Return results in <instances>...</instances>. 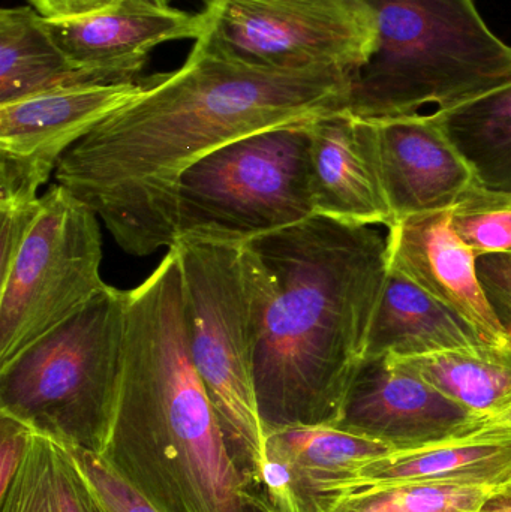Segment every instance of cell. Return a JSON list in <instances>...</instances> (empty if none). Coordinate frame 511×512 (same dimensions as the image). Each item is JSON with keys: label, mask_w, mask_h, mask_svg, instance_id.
Listing matches in <instances>:
<instances>
[{"label": "cell", "mask_w": 511, "mask_h": 512, "mask_svg": "<svg viewBox=\"0 0 511 512\" xmlns=\"http://www.w3.org/2000/svg\"><path fill=\"white\" fill-rule=\"evenodd\" d=\"M356 72L255 65L201 35L177 71L155 74L60 161L57 185L90 207L134 256L176 243L174 192L207 153L348 110Z\"/></svg>", "instance_id": "1"}, {"label": "cell", "mask_w": 511, "mask_h": 512, "mask_svg": "<svg viewBox=\"0 0 511 512\" xmlns=\"http://www.w3.org/2000/svg\"><path fill=\"white\" fill-rule=\"evenodd\" d=\"M243 248L260 283L255 393L264 432L335 426L389 271L386 236L312 216Z\"/></svg>", "instance_id": "2"}, {"label": "cell", "mask_w": 511, "mask_h": 512, "mask_svg": "<svg viewBox=\"0 0 511 512\" xmlns=\"http://www.w3.org/2000/svg\"><path fill=\"white\" fill-rule=\"evenodd\" d=\"M99 456L156 512H242L246 484L189 352L174 248L126 291L122 366Z\"/></svg>", "instance_id": "3"}, {"label": "cell", "mask_w": 511, "mask_h": 512, "mask_svg": "<svg viewBox=\"0 0 511 512\" xmlns=\"http://www.w3.org/2000/svg\"><path fill=\"white\" fill-rule=\"evenodd\" d=\"M377 45L356 72L348 111L360 119L452 110L511 84V45L473 0H369Z\"/></svg>", "instance_id": "4"}, {"label": "cell", "mask_w": 511, "mask_h": 512, "mask_svg": "<svg viewBox=\"0 0 511 512\" xmlns=\"http://www.w3.org/2000/svg\"><path fill=\"white\" fill-rule=\"evenodd\" d=\"M173 248L182 274L192 363L246 490L257 489L266 442L255 393L257 271L243 245L182 239Z\"/></svg>", "instance_id": "5"}, {"label": "cell", "mask_w": 511, "mask_h": 512, "mask_svg": "<svg viewBox=\"0 0 511 512\" xmlns=\"http://www.w3.org/2000/svg\"><path fill=\"white\" fill-rule=\"evenodd\" d=\"M126 291L108 285L0 366V414L60 444L101 453L125 339Z\"/></svg>", "instance_id": "6"}, {"label": "cell", "mask_w": 511, "mask_h": 512, "mask_svg": "<svg viewBox=\"0 0 511 512\" xmlns=\"http://www.w3.org/2000/svg\"><path fill=\"white\" fill-rule=\"evenodd\" d=\"M315 216L309 123L255 132L186 168L174 192L176 242L245 245Z\"/></svg>", "instance_id": "7"}, {"label": "cell", "mask_w": 511, "mask_h": 512, "mask_svg": "<svg viewBox=\"0 0 511 512\" xmlns=\"http://www.w3.org/2000/svg\"><path fill=\"white\" fill-rule=\"evenodd\" d=\"M99 221L57 183L41 195L20 248L0 264V366L107 288Z\"/></svg>", "instance_id": "8"}, {"label": "cell", "mask_w": 511, "mask_h": 512, "mask_svg": "<svg viewBox=\"0 0 511 512\" xmlns=\"http://www.w3.org/2000/svg\"><path fill=\"white\" fill-rule=\"evenodd\" d=\"M201 15L219 47L269 68L357 72L377 45L369 0H204Z\"/></svg>", "instance_id": "9"}, {"label": "cell", "mask_w": 511, "mask_h": 512, "mask_svg": "<svg viewBox=\"0 0 511 512\" xmlns=\"http://www.w3.org/2000/svg\"><path fill=\"white\" fill-rule=\"evenodd\" d=\"M152 78L75 84L0 105V207L36 203L63 156Z\"/></svg>", "instance_id": "10"}, {"label": "cell", "mask_w": 511, "mask_h": 512, "mask_svg": "<svg viewBox=\"0 0 511 512\" xmlns=\"http://www.w3.org/2000/svg\"><path fill=\"white\" fill-rule=\"evenodd\" d=\"M480 421L392 358L380 357L360 364L333 427L401 453L470 438Z\"/></svg>", "instance_id": "11"}, {"label": "cell", "mask_w": 511, "mask_h": 512, "mask_svg": "<svg viewBox=\"0 0 511 512\" xmlns=\"http://www.w3.org/2000/svg\"><path fill=\"white\" fill-rule=\"evenodd\" d=\"M392 453L386 445L335 427L276 430L266 435L254 490L273 512H332L350 495L363 466Z\"/></svg>", "instance_id": "12"}, {"label": "cell", "mask_w": 511, "mask_h": 512, "mask_svg": "<svg viewBox=\"0 0 511 512\" xmlns=\"http://www.w3.org/2000/svg\"><path fill=\"white\" fill-rule=\"evenodd\" d=\"M365 120L395 224L452 210L476 183L434 113Z\"/></svg>", "instance_id": "13"}, {"label": "cell", "mask_w": 511, "mask_h": 512, "mask_svg": "<svg viewBox=\"0 0 511 512\" xmlns=\"http://www.w3.org/2000/svg\"><path fill=\"white\" fill-rule=\"evenodd\" d=\"M42 26L72 65L120 83L141 78L150 51L158 45L197 41L204 18L201 12L162 8L150 0H123L80 17H42Z\"/></svg>", "instance_id": "14"}, {"label": "cell", "mask_w": 511, "mask_h": 512, "mask_svg": "<svg viewBox=\"0 0 511 512\" xmlns=\"http://www.w3.org/2000/svg\"><path fill=\"white\" fill-rule=\"evenodd\" d=\"M450 218L446 210L396 222L387 230V265L464 319L486 343L507 345L511 337L489 306L477 255L455 233Z\"/></svg>", "instance_id": "15"}, {"label": "cell", "mask_w": 511, "mask_h": 512, "mask_svg": "<svg viewBox=\"0 0 511 512\" xmlns=\"http://www.w3.org/2000/svg\"><path fill=\"white\" fill-rule=\"evenodd\" d=\"M315 216L359 227L395 225L368 120L338 111L309 123Z\"/></svg>", "instance_id": "16"}, {"label": "cell", "mask_w": 511, "mask_h": 512, "mask_svg": "<svg viewBox=\"0 0 511 512\" xmlns=\"http://www.w3.org/2000/svg\"><path fill=\"white\" fill-rule=\"evenodd\" d=\"M486 343L470 324L389 268L366 342V358H408Z\"/></svg>", "instance_id": "17"}, {"label": "cell", "mask_w": 511, "mask_h": 512, "mask_svg": "<svg viewBox=\"0 0 511 512\" xmlns=\"http://www.w3.org/2000/svg\"><path fill=\"white\" fill-rule=\"evenodd\" d=\"M410 483L504 489L511 484V439L467 438L387 454L357 472L350 495L371 487Z\"/></svg>", "instance_id": "18"}, {"label": "cell", "mask_w": 511, "mask_h": 512, "mask_svg": "<svg viewBox=\"0 0 511 512\" xmlns=\"http://www.w3.org/2000/svg\"><path fill=\"white\" fill-rule=\"evenodd\" d=\"M84 83L110 81L72 65L32 6L0 11V105Z\"/></svg>", "instance_id": "19"}, {"label": "cell", "mask_w": 511, "mask_h": 512, "mask_svg": "<svg viewBox=\"0 0 511 512\" xmlns=\"http://www.w3.org/2000/svg\"><path fill=\"white\" fill-rule=\"evenodd\" d=\"M0 512H116L66 445L33 432Z\"/></svg>", "instance_id": "20"}, {"label": "cell", "mask_w": 511, "mask_h": 512, "mask_svg": "<svg viewBox=\"0 0 511 512\" xmlns=\"http://www.w3.org/2000/svg\"><path fill=\"white\" fill-rule=\"evenodd\" d=\"M390 358L482 420L511 406V343Z\"/></svg>", "instance_id": "21"}, {"label": "cell", "mask_w": 511, "mask_h": 512, "mask_svg": "<svg viewBox=\"0 0 511 512\" xmlns=\"http://www.w3.org/2000/svg\"><path fill=\"white\" fill-rule=\"evenodd\" d=\"M434 114L476 182L511 194V84Z\"/></svg>", "instance_id": "22"}, {"label": "cell", "mask_w": 511, "mask_h": 512, "mask_svg": "<svg viewBox=\"0 0 511 512\" xmlns=\"http://www.w3.org/2000/svg\"><path fill=\"white\" fill-rule=\"evenodd\" d=\"M497 490L500 489L410 483L357 490L344 499L354 507L378 512H479Z\"/></svg>", "instance_id": "23"}, {"label": "cell", "mask_w": 511, "mask_h": 512, "mask_svg": "<svg viewBox=\"0 0 511 512\" xmlns=\"http://www.w3.org/2000/svg\"><path fill=\"white\" fill-rule=\"evenodd\" d=\"M453 230L477 255L511 254V194L474 183L450 210Z\"/></svg>", "instance_id": "24"}, {"label": "cell", "mask_w": 511, "mask_h": 512, "mask_svg": "<svg viewBox=\"0 0 511 512\" xmlns=\"http://www.w3.org/2000/svg\"><path fill=\"white\" fill-rule=\"evenodd\" d=\"M69 448V447H68ZM77 457L80 465L83 466L90 480L95 484L96 489L102 493L108 504L114 508L116 512H156L138 496L122 478L117 477L110 466L101 459V456L90 451L77 450V448H69Z\"/></svg>", "instance_id": "25"}, {"label": "cell", "mask_w": 511, "mask_h": 512, "mask_svg": "<svg viewBox=\"0 0 511 512\" xmlns=\"http://www.w3.org/2000/svg\"><path fill=\"white\" fill-rule=\"evenodd\" d=\"M477 273L492 312L511 337V254L479 256Z\"/></svg>", "instance_id": "26"}, {"label": "cell", "mask_w": 511, "mask_h": 512, "mask_svg": "<svg viewBox=\"0 0 511 512\" xmlns=\"http://www.w3.org/2000/svg\"><path fill=\"white\" fill-rule=\"evenodd\" d=\"M35 430L23 421L0 414V493L8 489Z\"/></svg>", "instance_id": "27"}, {"label": "cell", "mask_w": 511, "mask_h": 512, "mask_svg": "<svg viewBox=\"0 0 511 512\" xmlns=\"http://www.w3.org/2000/svg\"><path fill=\"white\" fill-rule=\"evenodd\" d=\"M27 2L42 17L50 18V20H62V18L92 14L99 9L117 5L123 0H27Z\"/></svg>", "instance_id": "28"}, {"label": "cell", "mask_w": 511, "mask_h": 512, "mask_svg": "<svg viewBox=\"0 0 511 512\" xmlns=\"http://www.w3.org/2000/svg\"><path fill=\"white\" fill-rule=\"evenodd\" d=\"M470 438L477 439H511V406L500 414L483 418L479 430Z\"/></svg>", "instance_id": "29"}, {"label": "cell", "mask_w": 511, "mask_h": 512, "mask_svg": "<svg viewBox=\"0 0 511 512\" xmlns=\"http://www.w3.org/2000/svg\"><path fill=\"white\" fill-rule=\"evenodd\" d=\"M242 512H273L272 508L264 502V499L257 492L246 490L243 495Z\"/></svg>", "instance_id": "30"}, {"label": "cell", "mask_w": 511, "mask_h": 512, "mask_svg": "<svg viewBox=\"0 0 511 512\" xmlns=\"http://www.w3.org/2000/svg\"><path fill=\"white\" fill-rule=\"evenodd\" d=\"M479 512H510L500 490L494 493Z\"/></svg>", "instance_id": "31"}, {"label": "cell", "mask_w": 511, "mask_h": 512, "mask_svg": "<svg viewBox=\"0 0 511 512\" xmlns=\"http://www.w3.org/2000/svg\"><path fill=\"white\" fill-rule=\"evenodd\" d=\"M332 512H378V511L363 510V508L354 507V505H351L350 502H347V501H345V499H342V501L339 502L338 505H336L335 510H333Z\"/></svg>", "instance_id": "32"}, {"label": "cell", "mask_w": 511, "mask_h": 512, "mask_svg": "<svg viewBox=\"0 0 511 512\" xmlns=\"http://www.w3.org/2000/svg\"><path fill=\"white\" fill-rule=\"evenodd\" d=\"M501 495H503L504 502H506L507 507H509V510L511 512V493L507 492L506 489H500Z\"/></svg>", "instance_id": "33"}, {"label": "cell", "mask_w": 511, "mask_h": 512, "mask_svg": "<svg viewBox=\"0 0 511 512\" xmlns=\"http://www.w3.org/2000/svg\"><path fill=\"white\" fill-rule=\"evenodd\" d=\"M150 2L155 3V5L162 6V8H168V6H171V2H173V0H150Z\"/></svg>", "instance_id": "34"}, {"label": "cell", "mask_w": 511, "mask_h": 512, "mask_svg": "<svg viewBox=\"0 0 511 512\" xmlns=\"http://www.w3.org/2000/svg\"><path fill=\"white\" fill-rule=\"evenodd\" d=\"M504 489H506V490H507V492H510V493H511V484H509V486H507V487H504Z\"/></svg>", "instance_id": "35"}]
</instances>
